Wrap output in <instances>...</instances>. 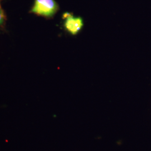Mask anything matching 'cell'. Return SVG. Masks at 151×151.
<instances>
[{
	"label": "cell",
	"mask_w": 151,
	"mask_h": 151,
	"mask_svg": "<svg viewBox=\"0 0 151 151\" xmlns=\"http://www.w3.org/2000/svg\"><path fill=\"white\" fill-rule=\"evenodd\" d=\"M63 18L65 19L64 27L65 30L73 35H75L81 31L83 26V21L81 17H75L72 14L65 12Z\"/></svg>",
	"instance_id": "7a4b0ae2"
},
{
	"label": "cell",
	"mask_w": 151,
	"mask_h": 151,
	"mask_svg": "<svg viewBox=\"0 0 151 151\" xmlns=\"http://www.w3.org/2000/svg\"><path fill=\"white\" fill-rule=\"evenodd\" d=\"M59 9V5L55 0H35L31 12L46 18H51Z\"/></svg>",
	"instance_id": "6da1fadb"
},
{
	"label": "cell",
	"mask_w": 151,
	"mask_h": 151,
	"mask_svg": "<svg viewBox=\"0 0 151 151\" xmlns=\"http://www.w3.org/2000/svg\"><path fill=\"white\" fill-rule=\"evenodd\" d=\"M6 20V16L4 11L2 10L1 5V0H0V25L4 24Z\"/></svg>",
	"instance_id": "3957f363"
}]
</instances>
